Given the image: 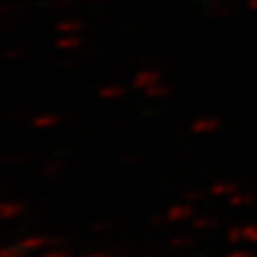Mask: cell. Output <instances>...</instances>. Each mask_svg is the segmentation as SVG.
Segmentation results:
<instances>
[{
    "label": "cell",
    "mask_w": 257,
    "mask_h": 257,
    "mask_svg": "<svg viewBox=\"0 0 257 257\" xmlns=\"http://www.w3.org/2000/svg\"><path fill=\"white\" fill-rule=\"evenodd\" d=\"M42 257H73V251L63 246H57V248H50L48 251H44Z\"/></svg>",
    "instance_id": "30bf717a"
},
{
    "label": "cell",
    "mask_w": 257,
    "mask_h": 257,
    "mask_svg": "<svg viewBox=\"0 0 257 257\" xmlns=\"http://www.w3.org/2000/svg\"><path fill=\"white\" fill-rule=\"evenodd\" d=\"M16 25V19L12 16H0V31H8Z\"/></svg>",
    "instance_id": "9a60e30c"
},
{
    "label": "cell",
    "mask_w": 257,
    "mask_h": 257,
    "mask_svg": "<svg viewBox=\"0 0 257 257\" xmlns=\"http://www.w3.org/2000/svg\"><path fill=\"white\" fill-rule=\"evenodd\" d=\"M23 10V4H0V16H14Z\"/></svg>",
    "instance_id": "8fae6325"
},
{
    "label": "cell",
    "mask_w": 257,
    "mask_h": 257,
    "mask_svg": "<svg viewBox=\"0 0 257 257\" xmlns=\"http://www.w3.org/2000/svg\"><path fill=\"white\" fill-rule=\"evenodd\" d=\"M84 46V40L78 35H59L55 38V48L61 52H76Z\"/></svg>",
    "instance_id": "7a4b0ae2"
},
{
    "label": "cell",
    "mask_w": 257,
    "mask_h": 257,
    "mask_svg": "<svg viewBox=\"0 0 257 257\" xmlns=\"http://www.w3.org/2000/svg\"><path fill=\"white\" fill-rule=\"evenodd\" d=\"M164 93H168V86H164L162 82L155 84L153 88H149L147 90L149 97H160V95H164Z\"/></svg>",
    "instance_id": "7c38bea8"
},
{
    "label": "cell",
    "mask_w": 257,
    "mask_h": 257,
    "mask_svg": "<svg viewBox=\"0 0 257 257\" xmlns=\"http://www.w3.org/2000/svg\"><path fill=\"white\" fill-rule=\"evenodd\" d=\"M158 82H162V78H160V73L156 69H143L134 76V86L143 88V90H149Z\"/></svg>",
    "instance_id": "6da1fadb"
},
{
    "label": "cell",
    "mask_w": 257,
    "mask_h": 257,
    "mask_svg": "<svg viewBox=\"0 0 257 257\" xmlns=\"http://www.w3.org/2000/svg\"><path fill=\"white\" fill-rule=\"evenodd\" d=\"M0 257H29V251H25L19 244L4 246V248H0Z\"/></svg>",
    "instance_id": "ba28073f"
},
{
    "label": "cell",
    "mask_w": 257,
    "mask_h": 257,
    "mask_svg": "<svg viewBox=\"0 0 257 257\" xmlns=\"http://www.w3.org/2000/svg\"><path fill=\"white\" fill-rule=\"evenodd\" d=\"M65 164L61 160H46L44 164L40 166V175L44 177H55V175L63 174Z\"/></svg>",
    "instance_id": "8992f818"
},
{
    "label": "cell",
    "mask_w": 257,
    "mask_h": 257,
    "mask_svg": "<svg viewBox=\"0 0 257 257\" xmlns=\"http://www.w3.org/2000/svg\"><path fill=\"white\" fill-rule=\"evenodd\" d=\"M82 29H84V23L80 19H61L55 25V31L59 35H78Z\"/></svg>",
    "instance_id": "5b68a950"
},
{
    "label": "cell",
    "mask_w": 257,
    "mask_h": 257,
    "mask_svg": "<svg viewBox=\"0 0 257 257\" xmlns=\"http://www.w3.org/2000/svg\"><path fill=\"white\" fill-rule=\"evenodd\" d=\"M61 116L57 112H40L37 116H33V126L38 130H50L61 124Z\"/></svg>",
    "instance_id": "277c9868"
},
{
    "label": "cell",
    "mask_w": 257,
    "mask_h": 257,
    "mask_svg": "<svg viewBox=\"0 0 257 257\" xmlns=\"http://www.w3.org/2000/svg\"><path fill=\"white\" fill-rule=\"evenodd\" d=\"M23 160V155H4L0 156V164L4 166H10V164H18Z\"/></svg>",
    "instance_id": "4fadbf2b"
},
{
    "label": "cell",
    "mask_w": 257,
    "mask_h": 257,
    "mask_svg": "<svg viewBox=\"0 0 257 257\" xmlns=\"http://www.w3.org/2000/svg\"><path fill=\"white\" fill-rule=\"evenodd\" d=\"M95 2H99V0H95Z\"/></svg>",
    "instance_id": "e0dca14e"
},
{
    "label": "cell",
    "mask_w": 257,
    "mask_h": 257,
    "mask_svg": "<svg viewBox=\"0 0 257 257\" xmlns=\"http://www.w3.org/2000/svg\"><path fill=\"white\" fill-rule=\"evenodd\" d=\"M126 93V90L120 84H105L99 88V97L103 99H120Z\"/></svg>",
    "instance_id": "52a82bcc"
},
{
    "label": "cell",
    "mask_w": 257,
    "mask_h": 257,
    "mask_svg": "<svg viewBox=\"0 0 257 257\" xmlns=\"http://www.w3.org/2000/svg\"><path fill=\"white\" fill-rule=\"evenodd\" d=\"M27 202H0V219H16L27 211Z\"/></svg>",
    "instance_id": "3957f363"
},
{
    "label": "cell",
    "mask_w": 257,
    "mask_h": 257,
    "mask_svg": "<svg viewBox=\"0 0 257 257\" xmlns=\"http://www.w3.org/2000/svg\"><path fill=\"white\" fill-rule=\"evenodd\" d=\"M109 229H110V225L105 223V221H97V223H92V225H90V230L95 232V234H101V232H105V230H109Z\"/></svg>",
    "instance_id": "5bb4252c"
},
{
    "label": "cell",
    "mask_w": 257,
    "mask_h": 257,
    "mask_svg": "<svg viewBox=\"0 0 257 257\" xmlns=\"http://www.w3.org/2000/svg\"><path fill=\"white\" fill-rule=\"evenodd\" d=\"M84 257H105L103 253H86Z\"/></svg>",
    "instance_id": "2e32d148"
},
{
    "label": "cell",
    "mask_w": 257,
    "mask_h": 257,
    "mask_svg": "<svg viewBox=\"0 0 257 257\" xmlns=\"http://www.w3.org/2000/svg\"><path fill=\"white\" fill-rule=\"evenodd\" d=\"M25 55H27V50H25V48H8V50L2 52V57L8 59V61H18V59L25 57Z\"/></svg>",
    "instance_id": "9c48e42d"
}]
</instances>
